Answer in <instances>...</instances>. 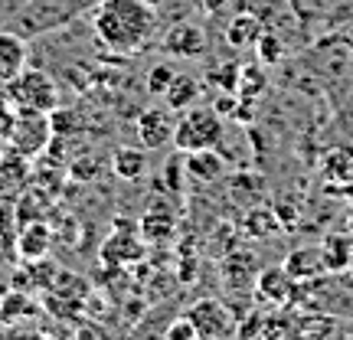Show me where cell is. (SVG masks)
<instances>
[{"label":"cell","instance_id":"6da1fadb","mask_svg":"<svg viewBox=\"0 0 353 340\" xmlns=\"http://www.w3.org/2000/svg\"><path fill=\"white\" fill-rule=\"evenodd\" d=\"M92 26L101 46L121 56H134L154 37L157 13L148 0H99L92 13Z\"/></svg>","mask_w":353,"mask_h":340},{"label":"cell","instance_id":"7a4b0ae2","mask_svg":"<svg viewBox=\"0 0 353 340\" xmlns=\"http://www.w3.org/2000/svg\"><path fill=\"white\" fill-rule=\"evenodd\" d=\"M0 92L13 105V112L52 114L59 108V88H56L50 72H43V69H23V72H17Z\"/></svg>","mask_w":353,"mask_h":340},{"label":"cell","instance_id":"3957f363","mask_svg":"<svg viewBox=\"0 0 353 340\" xmlns=\"http://www.w3.org/2000/svg\"><path fill=\"white\" fill-rule=\"evenodd\" d=\"M223 141V118L213 108L203 105H190L183 108L180 121L174 125V144L183 154L203 151V148H216Z\"/></svg>","mask_w":353,"mask_h":340},{"label":"cell","instance_id":"277c9868","mask_svg":"<svg viewBox=\"0 0 353 340\" xmlns=\"http://www.w3.org/2000/svg\"><path fill=\"white\" fill-rule=\"evenodd\" d=\"M95 3L99 0H30L17 23L23 33H46V30H59L69 20H76L79 13H85Z\"/></svg>","mask_w":353,"mask_h":340},{"label":"cell","instance_id":"5b68a950","mask_svg":"<svg viewBox=\"0 0 353 340\" xmlns=\"http://www.w3.org/2000/svg\"><path fill=\"white\" fill-rule=\"evenodd\" d=\"M52 141V121L46 112H13V125H10V138L7 148L20 151L23 157H39V154L50 148Z\"/></svg>","mask_w":353,"mask_h":340},{"label":"cell","instance_id":"8992f818","mask_svg":"<svg viewBox=\"0 0 353 340\" xmlns=\"http://www.w3.org/2000/svg\"><path fill=\"white\" fill-rule=\"evenodd\" d=\"M187 317L193 321V328H196L200 340H223V337H232V334L239 330L236 314H232L223 301H216V298H203V301H196L187 311Z\"/></svg>","mask_w":353,"mask_h":340},{"label":"cell","instance_id":"52a82bcc","mask_svg":"<svg viewBox=\"0 0 353 340\" xmlns=\"http://www.w3.org/2000/svg\"><path fill=\"white\" fill-rule=\"evenodd\" d=\"M174 118L164 108H148L138 118V138L148 151H161L164 144H174Z\"/></svg>","mask_w":353,"mask_h":340},{"label":"cell","instance_id":"ba28073f","mask_svg":"<svg viewBox=\"0 0 353 340\" xmlns=\"http://www.w3.org/2000/svg\"><path fill=\"white\" fill-rule=\"evenodd\" d=\"M294 288H298V281L278 265V268H265L259 272L255 278V294L262 298L265 304H272V308H285V304L294 298Z\"/></svg>","mask_w":353,"mask_h":340},{"label":"cell","instance_id":"9c48e42d","mask_svg":"<svg viewBox=\"0 0 353 340\" xmlns=\"http://www.w3.org/2000/svg\"><path fill=\"white\" fill-rule=\"evenodd\" d=\"M30 180V157L13 148H0V197H10Z\"/></svg>","mask_w":353,"mask_h":340},{"label":"cell","instance_id":"30bf717a","mask_svg":"<svg viewBox=\"0 0 353 340\" xmlns=\"http://www.w3.org/2000/svg\"><path fill=\"white\" fill-rule=\"evenodd\" d=\"M23 69H26V39L20 33L0 30V88Z\"/></svg>","mask_w":353,"mask_h":340},{"label":"cell","instance_id":"8fae6325","mask_svg":"<svg viewBox=\"0 0 353 340\" xmlns=\"http://www.w3.org/2000/svg\"><path fill=\"white\" fill-rule=\"evenodd\" d=\"M52 246V232L46 223H26L20 232H17V255L23 262H37V259H46Z\"/></svg>","mask_w":353,"mask_h":340},{"label":"cell","instance_id":"7c38bea8","mask_svg":"<svg viewBox=\"0 0 353 340\" xmlns=\"http://www.w3.org/2000/svg\"><path fill=\"white\" fill-rule=\"evenodd\" d=\"M203 46H206V37H203L200 26H193V23L174 26V30L164 37V52H170V56H183V59L200 56Z\"/></svg>","mask_w":353,"mask_h":340},{"label":"cell","instance_id":"4fadbf2b","mask_svg":"<svg viewBox=\"0 0 353 340\" xmlns=\"http://www.w3.org/2000/svg\"><path fill=\"white\" fill-rule=\"evenodd\" d=\"M281 268H285V272H288L298 285H301V281L317 278L321 272H327V268H324V259H321V246H304V249L288 252V259H285V265H281Z\"/></svg>","mask_w":353,"mask_h":340},{"label":"cell","instance_id":"5bb4252c","mask_svg":"<svg viewBox=\"0 0 353 340\" xmlns=\"http://www.w3.org/2000/svg\"><path fill=\"white\" fill-rule=\"evenodd\" d=\"M321 259L327 272H347L353 265V232H341V236H327L321 246Z\"/></svg>","mask_w":353,"mask_h":340},{"label":"cell","instance_id":"9a60e30c","mask_svg":"<svg viewBox=\"0 0 353 340\" xmlns=\"http://www.w3.org/2000/svg\"><path fill=\"white\" fill-rule=\"evenodd\" d=\"M141 255H144V246L138 242V236L114 232V236H108V242L101 246V259L108 265H131V262H138Z\"/></svg>","mask_w":353,"mask_h":340},{"label":"cell","instance_id":"2e32d148","mask_svg":"<svg viewBox=\"0 0 353 340\" xmlns=\"http://www.w3.org/2000/svg\"><path fill=\"white\" fill-rule=\"evenodd\" d=\"M226 170V161L213 151V148H203V151H190L187 154V174L203 180V183H213L219 180Z\"/></svg>","mask_w":353,"mask_h":340},{"label":"cell","instance_id":"e0dca14e","mask_svg":"<svg viewBox=\"0 0 353 340\" xmlns=\"http://www.w3.org/2000/svg\"><path fill=\"white\" fill-rule=\"evenodd\" d=\"M196 99H200V82L193 76H180V72H176L170 88L164 92V101L174 108V112H183L190 105H196Z\"/></svg>","mask_w":353,"mask_h":340},{"label":"cell","instance_id":"ac0fdd59","mask_svg":"<svg viewBox=\"0 0 353 340\" xmlns=\"http://www.w3.org/2000/svg\"><path fill=\"white\" fill-rule=\"evenodd\" d=\"M112 167H114V174L121 177V180H128V183L141 180L144 170H148V154L141 151V148H118Z\"/></svg>","mask_w":353,"mask_h":340},{"label":"cell","instance_id":"d6986e66","mask_svg":"<svg viewBox=\"0 0 353 340\" xmlns=\"http://www.w3.org/2000/svg\"><path fill=\"white\" fill-rule=\"evenodd\" d=\"M141 236L151 242H164L174 236V216L170 213H148L141 219Z\"/></svg>","mask_w":353,"mask_h":340},{"label":"cell","instance_id":"ffe728a7","mask_svg":"<svg viewBox=\"0 0 353 340\" xmlns=\"http://www.w3.org/2000/svg\"><path fill=\"white\" fill-rule=\"evenodd\" d=\"M226 37L232 46H255V39L262 37V30H259V20L239 17V20H232V26L226 30Z\"/></svg>","mask_w":353,"mask_h":340},{"label":"cell","instance_id":"44dd1931","mask_svg":"<svg viewBox=\"0 0 353 340\" xmlns=\"http://www.w3.org/2000/svg\"><path fill=\"white\" fill-rule=\"evenodd\" d=\"M176 69L170 63H154L151 69H148V76H144V82H148V92L151 95H164L167 88H170V82H174Z\"/></svg>","mask_w":353,"mask_h":340},{"label":"cell","instance_id":"7402d4cb","mask_svg":"<svg viewBox=\"0 0 353 340\" xmlns=\"http://www.w3.org/2000/svg\"><path fill=\"white\" fill-rule=\"evenodd\" d=\"M239 76L242 79H239V88H236V92H242L245 99H252V95L265 92V86H268V82H265V72L259 69V66H242Z\"/></svg>","mask_w":353,"mask_h":340},{"label":"cell","instance_id":"603a6c76","mask_svg":"<svg viewBox=\"0 0 353 340\" xmlns=\"http://www.w3.org/2000/svg\"><path fill=\"white\" fill-rule=\"evenodd\" d=\"M255 50L262 52V63H278L285 52H281V43H278V37H272V33H262V37L255 39Z\"/></svg>","mask_w":353,"mask_h":340},{"label":"cell","instance_id":"cb8c5ba5","mask_svg":"<svg viewBox=\"0 0 353 340\" xmlns=\"http://www.w3.org/2000/svg\"><path fill=\"white\" fill-rule=\"evenodd\" d=\"M167 340H200V334H196V328H193V321L187 314H180L167 328Z\"/></svg>","mask_w":353,"mask_h":340},{"label":"cell","instance_id":"d4e9b609","mask_svg":"<svg viewBox=\"0 0 353 340\" xmlns=\"http://www.w3.org/2000/svg\"><path fill=\"white\" fill-rule=\"evenodd\" d=\"M10 125H13V105L3 99V92H0V148H7V138H10Z\"/></svg>","mask_w":353,"mask_h":340},{"label":"cell","instance_id":"484cf974","mask_svg":"<svg viewBox=\"0 0 353 340\" xmlns=\"http://www.w3.org/2000/svg\"><path fill=\"white\" fill-rule=\"evenodd\" d=\"M216 105H219V108H216V112H219V114H232V112H236V99H232V95H223V99H219V101H216Z\"/></svg>","mask_w":353,"mask_h":340},{"label":"cell","instance_id":"4316f807","mask_svg":"<svg viewBox=\"0 0 353 340\" xmlns=\"http://www.w3.org/2000/svg\"><path fill=\"white\" fill-rule=\"evenodd\" d=\"M0 334H3V324H0Z\"/></svg>","mask_w":353,"mask_h":340},{"label":"cell","instance_id":"83f0119b","mask_svg":"<svg viewBox=\"0 0 353 340\" xmlns=\"http://www.w3.org/2000/svg\"><path fill=\"white\" fill-rule=\"evenodd\" d=\"M350 272H353V265H350Z\"/></svg>","mask_w":353,"mask_h":340}]
</instances>
